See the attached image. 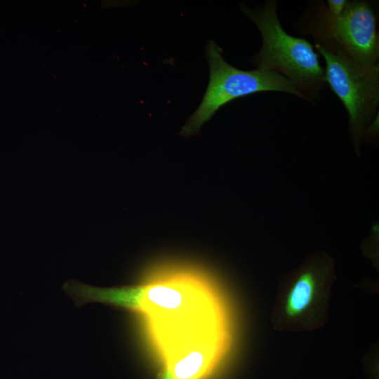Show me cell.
<instances>
[{
  "mask_svg": "<svg viewBox=\"0 0 379 379\" xmlns=\"http://www.w3.org/2000/svg\"><path fill=\"white\" fill-rule=\"evenodd\" d=\"M208 279L182 266L161 267L143 284L101 288L69 283L78 302H98L138 312L147 320L157 350L197 332L220 314Z\"/></svg>",
  "mask_w": 379,
  "mask_h": 379,
  "instance_id": "1",
  "label": "cell"
},
{
  "mask_svg": "<svg viewBox=\"0 0 379 379\" xmlns=\"http://www.w3.org/2000/svg\"><path fill=\"white\" fill-rule=\"evenodd\" d=\"M240 8L261 34V48L252 58L256 69L281 74L293 84L302 99L312 103L318 101L327 86L324 69L308 41L291 36L283 29L277 1L267 0L257 8L241 4Z\"/></svg>",
  "mask_w": 379,
  "mask_h": 379,
  "instance_id": "2",
  "label": "cell"
},
{
  "mask_svg": "<svg viewBox=\"0 0 379 379\" xmlns=\"http://www.w3.org/2000/svg\"><path fill=\"white\" fill-rule=\"evenodd\" d=\"M314 49L325 61L327 86L347 110L350 133L359 153L368 126L378 114L379 67H361L333 39L315 41Z\"/></svg>",
  "mask_w": 379,
  "mask_h": 379,
  "instance_id": "3",
  "label": "cell"
},
{
  "mask_svg": "<svg viewBox=\"0 0 379 379\" xmlns=\"http://www.w3.org/2000/svg\"><path fill=\"white\" fill-rule=\"evenodd\" d=\"M222 53L214 41H208L206 48L210 72L208 84L199 106L181 129L183 135L197 133L221 107L246 95L280 91L302 98L293 84L281 74L257 69H237L227 62Z\"/></svg>",
  "mask_w": 379,
  "mask_h": 379,
  "instance_id": "4",
  "label": "cell"
},
{
  "mask_svg": "<svg viewBox=\"0 0 379 379\" xmlns=\"http://www.w3.org/2000/svg\"><path fill=\"white\" fill-rule=\"evenodd\" d=\"M331 38L357 64L379 67V36L375 9L364 0L347 1L335 22Z\"/></svg>",
  "mask_w": 379,
  "mask_h": 379,
  "instance_id": "5",
  "label": "cell"
},
{
  "mask_svg": "<svg viewBox=\"0 0 379 379\" xmlns=\"http://www.w3.org/2000/svg\"><path fill=\"white\" fill-rule=\"evenodd\" d=\"M222 331L205 334L163 361L161 379H206L222 353Z\"/></svg>",
  "mask_w": 379,
  "mask_h": 379,
  "instance_id": "6",
  "label": "cell"
},
{
  "mask_svg": "<svg viewBox=\"0 0 379 379\" xmlns=\"http://www.w3.org/2000/svg\"><path fill=\"white\" fill-rule=\"evenodd\" d=\"M327 271L326 262H313L298 274L286 295L285 312L287 317H298L311 307L320 281Z\"/></svg>",
  "mask_w": 379,
  "mask_h": 379,
  "instance_id": "7",
  "label": "cell"
}]
</instances>
